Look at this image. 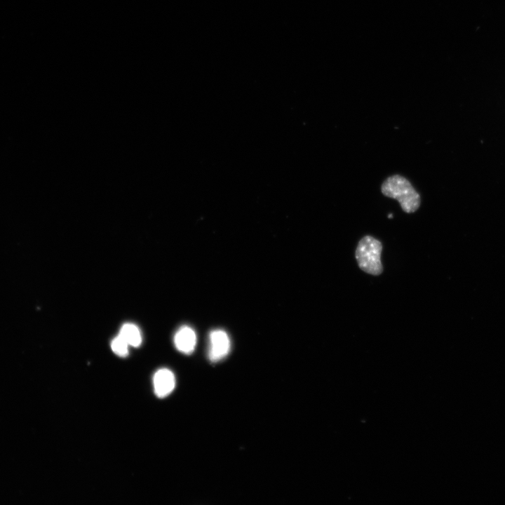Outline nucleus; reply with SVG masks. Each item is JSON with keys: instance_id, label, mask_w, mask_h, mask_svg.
I'll return each mask as SVG.
<instances>
[{"instance_id": "obj_1", "label": "nucleus", "mask_w": 505, "mask_h": 505, "mask_svg": "<svg viewBox=\"0 0 505 505\" xmlns=\"http://www.w3.org/2000/svg\"><path fill=\"white\" fill-rule=\"evenodd\" d=\"M381 191L385 196L397 200L406 213L415 212L420 206L419 193L402 175L396 174L388 177L382 184Z\"/></svg>"}, {"instance_id": "obj_2", "label": "nucleus", "mask_w": 505, "mask_h": 505, "mask_svg": "<svg viewBox=\"0 0 505 505\" xmlns=\"http://www.w3.org/2000/svg\"><path fill=\"white\" fill-rule=\"evenodd\" d=\"M382 243L372 236H365L358 242L355 256L359 268L367 274L378 276L383 271L381 262Z\"/></svg>"}, {"instance_id": "obj_3", "label": "nucleus", "mask_w": 505, "mask_h": 505, "mask_svg": "<svg viewBox=\"0 0 505 505\" xmlns=\"http://www.w3.org/2000/svg\"><path fill=\"white\" fill-rule=\"evenodd\" d=\"M230 339L227 333L222 330H212L209 334L208 358L215 363L228 355L230 351Z\"/></svg>"}, {"instance_id": "obj_4", "label": "nucleus", "mask_w": 505, "mask_h": 505, "mask_svg": "<svg viewBox=\"0 0 505 505\" xmlns=\"http://www.w3.org/2000/svg\"><path fill=\"white\" fill-rule=\"evenodd\" d=\"M175 386V375L170 370L163 368L155 373L154 388L158 397L164 398L168 396L173 391Z\"/></svg>"}, {"instance_id": "obj_5", "label": "nucleus", "mask_w": 505, "mask_h": 505, "mask_svg": "<svg viewBox=\"0 0 505 505\" xmlns=\"http://www.w3.org/2000/svg\"><path fill=\"white\" fill-rule=\"evenodd\" d=\"M174 344L176 349L183 354H191L196 345L195 331L189 326L181 327L175 334Z\"/></svg>"}, {"instance_id": "obj_6", "label": "nucleus", "mask_w": 505, "mask_h": 505, "mask_svg": "<svg viewBox=\"0 0 505 505\" xmlns=\"http://www.w3.org/2000/svg\"><path fill=\"white\" fill-rule=\"evenodd\" d=\"M121 335L129 346L137 347L142 343V335L140 329L133 323L123 324L119 332Z\"/></svg>"}, {"instance_id": "obj_7", "label": "nucleus", "mask_w": 505, "mask_h": 505, "mask_svg": "<svg viewBox=\"0 0 505 505\" xmlns=\"http://www.w3.org/2000/svg\"><path fill=\"white\" fill-rule=\"evenodd\" d=\"M128 344L119 335L114 337L111 342L112 350L121 357H125L128 354Z\"/></svg>"}]
</instances>
